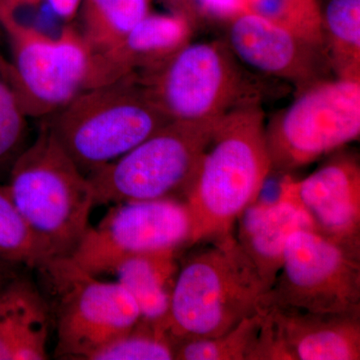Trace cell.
Instances as JSON below:
<instances>
[{
    "mask_svg": "<svg viewBox=\"0 0 360 360\" xmlns=\"http://www.w3.org/2000/svg\"><path fill=\"white\" fill-rule=\"evenodd\" d=\"M272 174L262 104L219 118L184 202L191 213V246L234 232Z\"/></svg>",
    "mask_w": 360,
    "mask_h": 360,
    "instance_id": "obj_1",
    "label": "cell"
},
{
    "mask_svg": "<svg viewBox=\"0 0 360 360\" xmlns=\"http://www.w3.org/2000/svg\"><path fill=\"white\" fill-rule=\"evenodd\" d=\"M0 26L11 49L0 70L27 117H49L79 94L127 77L70 22L56 37L16 18H1Z\"/></svg>",
    "mask_w": 360,
    "mask_h": 360,
    "instance_id": "obj_2",
    "label": "cell"
},
{
    "mask_svg": "<svg viewBox=\"0 0 360 360\" xmlns=\"http://www.w3.org/2000/svg\"><path fill=\"white\" fill-rule=\"evenodd\" d=\"M179 265L168 331L177 341L213 338L264 309V284L234 232L198 243Z\"/></svg>",
    "mask_w": 360,
    "mask_h": 360,
    "instance_id": "obj_3",
    "label": "cell"
},
{
    "mask_svg": "<svg viewBox=\"0 0 360 360\" xmlns=\"http://www.w3.org/2000/svg\"><path fill=\"white\" fill-rule=\"evenodd\" d=\"M6 184L21 217L51 257H70L89 229L94 191L46 123L15 161Z\"/></svg>",
    "mask_w": 360,
    "mask_h": 360,
    "instance_id": "obj_4",
    "label": "cell"
},
{
    "mask_svg": "<svg viewBox=\"0 0 360 360\" xmlns=\"http://www.w3.org/2000/svg\"><path fill=\"white\" fill-rule=\"evenodd\" d=\"M45 120L85 175L112 162L170 120L134 75L90 89Z\"/></svg>",
    "mask_w": 360,
    "mask_h": 360,
    "instance_id": "obj_5",
    "label": "cell"
},
{
    "mask_svg": "<svg viewBox=\"0 0 360 360\" xmlns=\"http://www.w3.org/2000/svg\"><path fill=\"white\" fill-rule=\"evenodd\" d=\"M136 78L170 122L219 120L231 111L262 103L259 80L225 40L191 42L155 72Z\"/></svg>",
    "mask_w": 360,
    "mask_h": 360,
    "instance_id": "obj_6",
    "label": "cell"
},
{
    "mask_svg": "<svg viewBox=\"0 0 360 360\" xmlns=\"http://www.w3.org/2000/svg\"><path fill=\"white\" fill-rule=\"evenodd\" d=\"M56 326V356L86 360L129 331L141 312L122 284L99 281L70 257L47 258L37 267Z\"/></svg>",
    "mask_w": 360,
    "mask_h": 360,
    "instance_id": "obj_7",
    "label": "cell"
},
{
    "mask_svg": "<svg viewBox=\"0 0 360 360\" xmlns=\"http://www.w3.org/2000/svg\"><path fill=\"white\" fill-rule=\"evenodd\" d=\"M219 120H172L112 162L87 174L94 206L179 198L193 184Z\"/></svg>",
    "mask_w": 360,
    "mask_h": 360,
    "instance_id": "obj_8",
    "label": "cell"
},
{
    "mask_svg": "<svg viewBox=\"0 0 360 360\" xmlns=\"http://www.w3.org/2000/svg\"><path fill=\"white\" fill-rule=\"evenodd\" d=\"M359 135L360 82L335 77L315 82L265 124L272 172L307 167Z\"/></svg>",
    "mask_w": 360,
    "mask_h": 360,
    "instance_id": "obj_9",
    "label": "cell"
},
{
    "mask_svg": "<svg viewBox=\"0 0 360 360\" xmlns=\"http://www.w3.org/2000/svg\"><path fill=\"white\" fill-rule=\"evenodd\" d=\"M321 314L360 312V250L315 229L293 232L264 307Z\"/></svg>",
    "mask_w": 360,
    "mask_h": 360,
    "instance_id": "obj_10",
    "label": "cell"
},
{
    "mask_svg": "<svg viewBox=\"0 0 360 360\" xmlns=\"http://www.w3.org/2000/svg\"><path fill=\"white\" fill-rule=\"evenodd\" d=\"M191 232L184 200L125 201L111 207L96 227L89 226L70 257L94 276L112 274L124 258L191 246Z\"/></svg>",
    "mask_w": 360,
    "mask_h": 360,
    "instance_id": "obj_11",
    "label": "cell"
},
{
    "mask_svg": "<svg viewBox=\"0 0 360 360\" xmlns=\"http://www.w3.org/2000/svg\"><path fill=\"white\" fill-rule=\"evenodd\" d=\"M360 312L269 305L248 360H359Z\"/></svg>",
    "mask_w": 360,
    "mask_h": 360,
    "instance_id": "obj_12",
    "label": "cell"
},
{
    "mask_svg": "<svg viewBox=\"0 0 360 360\" xmlns=\"http://www.w3.org/2000/svg\"><path fill=\"white\" fill-rule=\"evenodd\" d=\"M225 25V41L245 68L290 82L297 92L333 72L326 49L262 16L243 11Z\"/></svg>",
    "mask_w": 360,
    "mask_h": 360,
    "instance_id": "obj_13",
    "label": "cell"
},
{
    "mask_svg": "<svg viewBox=\"0 0 360 360\" xmlns=\"http://www.w3.org/2000/svg\"><path fill=\"white\" fill-rule=\"evenodd\" d=\"M302 180L285 175L283 186L311 219L315 231L360 250V163L338 153Z\"/></svg>",
    "mask_w": 360,
    "mask_h": 360,
    "instance_id": "obj_14",
    "label": "cell"
},
{
    "mask_svg": "<svg viewBox=\"0 0 360 360\" xmlns=\"http://www.w3.org/2000/svg\"><path fill=\"white\" fill-rule=\"evenodd\" d=\"M307 229H314L311 219L283 184L276 200L258 198L238 217L234 236L255 264L267 292L281 269L288 238L293 232Z\"/></svg>",
    "mask_w": 360,
    "mask_h": 360,
    "instance_id": "obj_15",
    "label": "cell"
},
{
    "mask_svg": "<svg viewBox=\"0 0 360 360\" xmlns=\"http://www.w3.org/2000/svg\"><path fill=\"white\" fill-rule=\"evenodd\" d=\"M51 321L44 293L18 272L0 290V360L49 359Z\"/></svg>",
    "mask_w": 360,
    "mask_h": 360,
    "instance_id": "obj_16",
    "label": "cell"
},
{
    "mask_svg": "<svg viewBox=\"0 0 360 360\" xmlns=\"http://www.w3.org/2000/svg\"><path fill=\"white\" fill-rule=\"evenodd\" d=\"M194 27L179 14L150 13L120 44L103 52L125 75L144 77L191 44Z\"/></svg>",
    "mask_w": 360,
    "mask_h": 360,
    "instance_id": "obj_17",
    "label": "cell"
},
{
    "mask_svg": "<svg viewBox=\"0 0 360 360\" xmlns=\"http://www.w3.org/2000/svg\"><path fill=\"white\" fill-rule=\"evenodd\" d=\"M179 252L167 250L134 255L118 262L112 271L117 283L134 298L141 321L167 331L179 270Z\"/></svg>",
    "mask_w": 360,
    "mask_h": 360,
    "instance_id": "obj_18",
    "label": "cell"
},
{
    "mask_svg": "<svg viewBox=\"0 0 360 360\" xmlns=\"http://www.w3.org/2000/svg\"><path fill=\"white\" fill-rule=\"evenodd\" d=\"M321 9L331 71L340 79L360 82V0H328Z\"/></svg>",
    "mask_w": 360,
    "mask_h": 360,
    "instance_id": "obj_19",
    "label": "cell"
},
{
    "mask_svg": "<svg viewBox=\"0 0 360 360\" xmlns=\"http://www.w3.org/2000/svg\"><path fill=\"white\" fill-rule=\"evenodd\" d=\"M153 0H82L78 13L82 37L94 49L115 46L151 13Z\"/></svg>",
    "mask_w": 360,
    "mask_h": 360,
    "instance_id": "obj_20",
    "label": "cell"
},
{
    "mask_svg": "<svg viewBox=\"0 0 360 360\" xmlns=\"http://www.w3.org/2000/svg\"><path fill=\"white\" fill-rule=\"evenodd\" d=\"M262 322V310L221 335L177 341L174 360H248Z\"/></svg>",
    "mask_w": 360,
    "mask_h": 360,
    "instance_id": "obj_21",
    "label": "cell"
},
{
    "mask_svg": "<svg viewBox=\"0 0 360 360\" xmlns=\"http://www.w3.org/2000/svg\"><path fill=\"white\" fill-rule=\"evenodd\" d=\"M49 257L14 205L6 184H0V260L37 269Z\"/></svg>",
    "mask_w": 360,
    "mask_h": 360,
    "instance_id": "obj_22",
    "label": "cell"
},
{
    "mask_svg": "<svg viewBox=\"0 0 360 360\" xmlns=\"http://www.w3.org/2000/svg\"><path fill=\"white\" fill-rule=\"evenodd\" d=\"M177 340L141 319L127 333L99 347L86 360H174Z\"/></svg>",
    "mask_w": 360,
    "mask_h": 360,
    "instance_id": "obj_23",
    "label": "cell"
},
{
    "mask_svg": "<svg viewBox=\"0 0 360 360\" xmlns=\"http://www.w3.org/2000/svg\"><path fill=\"white\" fill-rule=\"evenodd\" d=\"M245 11L262 16L326 49L319 0H241Z\"/></svg>",
    "mask_w": 360,
    "mask_h": 360,
    "instance_id": "obj_24",
    "label": "cell"
},
{
    "mask_svg": "<svg viewBox=\"0 0 360 360\" xmlns=\"http://www.w3.org/2000/svg\"><path fill=\"white\" fill-rule=\"evenodd\" d=\"M27 116L8 80L0 70V181L27 148Z\"/></svg>",
    "mask_w": 360,
    "mask_h": 360,
    "instance_id": "obj_25",
    "label": "cell"
},
{
    "mask_svg": "<svg viewBox=\"0 0 360 360\" xmlns=\"http://www.w3.org/2000/svg\"><path fill=\"white\" fill-rule=\"evenodd\" d=\"M82 0H0V18H20L28 8L46 4L58 18L70 23L77 15Z\"/></svg>",
    "mask_w": 360,
    "mask_h": 360,
    "instance_id": "obj_26",
    "label": "cell"
},
{
    "mask_svg": "<svg viewBox=\"0 0 360 360\" xmlns=\"http://www.w3.org/2000/svg\"><path fill=\"white\" fill-rule=\"evenodd\" d=\"M201 20L210 18L212 20L227 22L238 14L245 11L241 0H198Z\"/></svg>",
    "mask_w": 360,
    "mask_h": 360,
    "instance_id": "obj_27",
    "label": "cell"
},
{
    "mask_svg": "<svg viewBox=\"0 0 360 360\" xmlns=\"http://www.w3.org/2000/svg\"><path fill=\"white\" fill-rule=\"evenodd\" d=\"M169 9L170 13L179 14L191 20L194 26L201 20L198 0H160Z\"/></svg>",
    "mask_w": 360,
    "mask_h": 360,
    "instance_id": "obj_28",
    "label": "cell"
},
{
    "mask_svg": "<svg viewBox=\"0 0 360 360\" xmlns=\"http://www.w3.org/2000/svg\"><path fill=\"white\" fill-rule=\"evenodd\" d=\"M18 267L20 265L8 264V262H1L0 260V288L8 283L13 276L18 274Z\"/></svg>",
    "mask_w": 360,
    "mask_h": 360,
    "instance_id": "obj_29",
    "label": "cell"
},
{
    "mask_svg": "<svg viewBox=\"0 0 360 360\" xmlns=\"http://www.w3.org/2000/svg\"><path fill=\"white\" fill-rule=\"evenodd\" d=\"M4 56H2V54L0 53V63H1L2 59H4Z\"/></svg>",
    "mask_w": 360,
    "mask_h": 360,
    "instance_id": "obj_30",
    "label": "cell"
},
{
    "mask_svg": "<svg viewBox=\"0 0 360 360\" xmlns=\"http://www.w3.org/2000/svg\"><path fill=\"white\" fill-rule=\"evenodd\" d=\"M2 288H0V290H1Z\"/></svg>",
    "mask_w": 360,
    "mask_h": 360,
    "instance_id": "obj_31",
    "label": "cell"
}]
</instances>
